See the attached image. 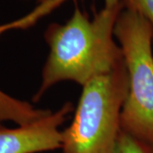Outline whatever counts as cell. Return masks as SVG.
I'll return each mask as SVG.
<instances>
[{"label":"cell","instance_id":"obj_1","mask_svg":"<svg viewBox=\"0 0 153 153\" xmlns=\"http://www.w3.org/2000/svg\"><path fill=\"white\" fill-rule=\"evenodd\" d=\"M123 6L124 1L114 8L104 7L93 20L76 7L65 25L49 26L45 33L49 54L33 101L60 81L71 80L84 86L124 63L122 49L113 39L116 21Z\"/></svg>","mask_w":153,"mask_h":153},{"label":"cell","instance_id":"obj_2","mask_svg":"<svg viewBox=\"0 0 153 153\" xmlns=\"http://www.w3.org/2000/svg\"><path fill=\"white\" fill-rule=\"evenodd\" d=\"M114 35L123 51L129 83L121 130L153 146V28L133 0L124 1Z\"/></svg>","mask_w":153,"mask_h":153},{"label":"cell","instance_id":"obj_3","mask_svg":"<svg viewBox=\"0 0 153 153\" xmlns=\"http://www.w3.org/2000/svg\"><path fill=\"white\" fill-rule=\"evenodd\" d=\"M71 124L62 133L63 153H114L128 94L124 63L87 82Z\"/></svg>","mask_w":153,"mask_h":153},{"label":"cell","instance_id":"obj_4","mask_svg":"<svg viewBox=\"0 0 153 153\" xmlns=\"http://www.w3.org/2000/svg\"><path fill=\"white\" fill-rule=\"evenodd\" d=\"M73 111L67 102L56 112L15 128L0 126V153H37L61 148L60 127Z\"/></svg>","mask_w":153,"mask_h":153},{"label":"cell","instance_id":"obj_5","mask_svg":"<svg viewBox=\"0 0 153 153\" xmlns=\"http://www.w3.org/2000/svg\"><path fill=\"white\" fill-rule=\"evenodd\" d=\"M114 153H153V146L121 130Z\"/></svg>","mask_w":153,"mask_h":153},{"label":"cell","instance_id":"obj_6","mask_svg":"<svg viewBox=\"0 0 153 153\" xmlns=\"http://www.w3.org/2000/svg\"><path fill=\"white\" fill-rule=\"evenodd\" d=\"M133 3L153 28V0H133Z\"/></svg>","mask_w":153,"mask_h":153},{"label":"cell","instance_id":"obj_7","mask_svg":"<svg viewBox=\"0 0 153 153\" xmlns=\"http://www.w3.org/2000/svg\"><path fill=\"white\" fill-rule=\"evenodd\" d=\"M49 0H39V2L41 4L48 2ZM59 1H63V0H59ZM123 1H127V0H105V8L111 9V8H114L116 6H117L119 4H121Z\"/></svg>","mask_w":153,"mask_h":153}]
</instances>
